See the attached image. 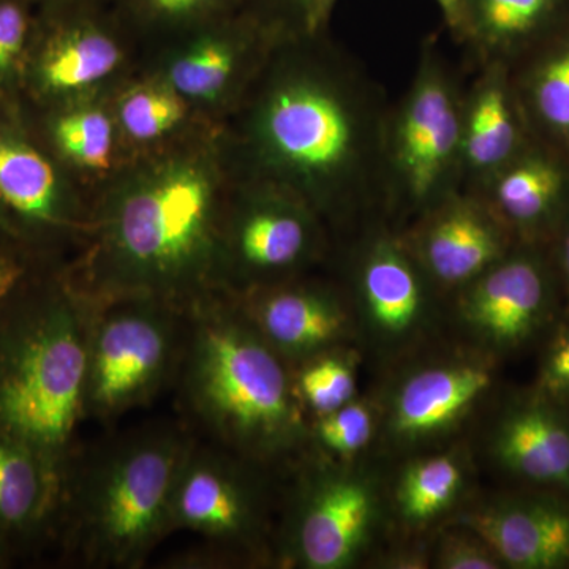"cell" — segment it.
Returning a JSON list of instances; mask_svg holds the SVG:
<instances>
[{
	"label": "cell",
	"mask_w": 569,
	"mask_h": 569,
	"mask_svg": "<svg viewBox=\"0 0 569 569\" xmlns=\"http://www.w3.org/2000/svg\"><path fill=\"white\" fill-rule=\"evenodd\" d=\"M381 93L326 32L277 43L222 126L231 171L276 183L328 224L387 194Z\"/></svg>",
	"instance_id": "1"
},
{
	"label": "cell",
	"mask_w": 569,
	"mask_h": 569,
	"mask_svg": "<svg viewBox=\"0 0 569 569\" xmlns=\"http://www.w3.org/2000/svg\"><path fill=\"white\" fill-rule=\"evenodd\" d=\"M231 176L222 129L133 157L92 197L88 238L66 264L71 282L93 301L140 295L179 307L216 291Z\"/></svg>",
	"instance_id": "2"
},
{
	"label": "cell",
	"mask_w": 569,
	"mask_h": 569,
	"mask_svg": "<svg viewBox=\"0 0 569 569\" xmlns=\"http://www.w3.org/2000/svg\"><path fill=\"white\" fill-rule=\"evenodd\" d=\"M67 263H41L0 302V432L61 478L86 419L92 301Z\"/></svg>",
	"instance_id": "3"
},
{
	"label": "cell",
	"mask_w": 569,
	"mask_h": 569,
	"mask_svg": "<svg viewBox=\"0 0 569 569\" xmlns=\"http://www.w3.org/2000/svg\"><path fill=\"white\" fill-rule=\"evenodd\" d=\"M182 406L209 441L253 462L309 438L288 362L260 336L233 295L211 291L186 309L178 377Z\"/></svg>",
	"instance_id": "4"
},
{
	"label": "cell",
	"mask_w": 569,
	"mask_h": 569,
	"mask_svg": "<svg viewBox=\"0 0 569 569\" xmlns=\"http://www.w3.org/2000/svg\"><path fill=\"white\" fill-rule=\"evenodd\" d=\"M194 437L149 425L74 451L63 477L54 539L96 568H140L171 530L179 473Z\"/></svg>",
	"instance_id": "5"
},
{
	"label": "cell",
	"mask_w": 569,
	"mask_h": 569,
	"mask_svg": "<svg viewBox=\"0 0 569 569\" xmlns=\"http://www.w3.org/2000/svg\"><path fill=\"white\" fill-rule=\"evenodd\" d=\"M91 301L86 418L112 421L178 377L187 307L140 295Z\"/></svg>",
	"instance_id": "6"
},
{
	"label": "cell",
	"mask_w": 569,
	"mask_h": 569,
	"mask_svg": "<svg viewBox=\"0 0 569 569\" xmlns=\"http://www.w3.org/2000/svg\"><path fill=\"white\" fill-rule=\"evenodd\" d=\"M325 244L326 223L306 201L233 173L217 231L213 288L241 295L296 279L320 260Z\"/></svg>",
	"instance_id": "7"
},
{
	"label": "cell",
	"mask_w": 569,
	"mask_h": 569,
	"mask_svg": "<svg viewBox=\"0 0 569 569\" xmlns=\"http://www.w3.org/2000/svg\"><path fill=\"white\" fill-rule=\"evenodd\" d=\"M463 96L433 44L427 43L417 77L385 137L387 197L425 212L460 176Z\"/></svg>",
	"instance_id": "8"
},
{
	"label": "cell",
	"mask_w": 569,
	"mask_h": 569,
	"mask_svg": "<svg viewBox=\"0 0 569 569\" xmlns=\"http://www.w3.org/2000/svg\"><path fill=\"white\" fill-rule=\"evenodd\" d=\"M0 206L26 249L69 263L88 238L91 198L33 137L21 108L0 103Z\"/></svg>",
	"instance_id": "9"
},
{
	"label": "cell",
	"mask_w": 569,
	"mask_h": 569,
	"mask_svg": "<svg viewBox=\"0 0 569 569\" xmlns=\"http://www.w3.org/2000/svg\"><path fill=\"white\" fill-rule=\"evenodd\" d=\"M282 39L283 33L242 7L142 52L140 70L168 82L222 129Z\"/></svg>",
	"instance_id": "10"
},
{
	"label": "cell",
	"mask_w": 569,
	"mask_h": 569,
	"mask_svg": "<svg viewBox=\"0 0 569 569\" xmlns=\"http://www.w3.org/2000/svg\"><path fill=\"white\" fill-rule=\"evenodd\" d=\"M141 59L140 44L111 7L39 13L22 103L43 107L110 96L140 71Z\"/></svg>",
	"instance_id": "11"
},
{
	"label": "cell",
	"mask_w": 569,
	"mask_h": 569,
	"mask_svg": "<svg viewBox=\"0 0 569 569\" xmlns=\"http://www.w3.org/2000/svg\"><path fill=\"white\" fill-rule=\"evenodd\" d=\"M249 462L253 460L197 437L187 452L176 485L171 530L203 538L204 561L216 563L244 552L260 537L263 516Z\"/></svg>",
	"instance_id": "12"
},
{
	"label": "cell",
	"mask_w": 569,
	"mask_h": 569,
	"mask_svg": "<svg viewBox=\"0 0 569 569\" xmlns=\"http://www.w3.org/2000/svg\"><path fill=\"white\" fill-rule=\"evenodd\" d=\"M373 490L340 471L310 473L296 496L284 557L307 569H342L358 559L376 520Z\"/></svg>",
	"instance_id": "13"
},
{
	"label": "cell",
	"mask_w": 569,
	"mask_h": 569,
	"mask_svg": "<svg viewBox=\"0 0 569 569\" xmlns=\"http://www.w3.org/2000/svg\"><path fill=\"white\" fill-rule=\"evenodd\" d=\"M403 242L427 277L443 287H466L508 254L507 227L477 190H449Z\"/></svg>",
	"instance_id": "14"
},
{
	"label": "cell",
	"mask_w": 569,
	"mask_h": 569,
	"mask_svg": "<svg viewBox=\"0 0 569 569\" xmlns=\"http://www.w3.org/2000/svg\"><path fill=\"white\" fill-rule=\"evenodd\" d=\"M33 137L91 198L132 159L123 144L110 96L69 102L22 103Z\"/></svg>",
	"instance_id": "15"
},
{
	"label": "cell",
	"mask_w": 569,
	"mask_h": 569,
	"mask_svg": "<svg viewBox=\"0 0 569 569\" xmlns=\"http://www.w3.org/2000/svg\"><path fill=\"white\" fill-rule=\"evenodd\" d=\"M233 296L250 323L288 365L326 353L342 340L350 323L342 299L302 276Z\"/></svg>",
	"instance_id": "16"
},
{
	"label": "cell",
	"mask_w": 569,
	"mask_h": 569,
	"mask_svg": "<svg viewBox=\"0 0 569 569\" xmlns=\"http://www.w3.org/2000/svg\"><path fill=\"white\" fill-rule=\"evenodd\" d=\"M549 301L541 264L527 254H507L462 287L460 316L493 346L516 347L538 331Z\"/></svg>",
	"instance_id": "17"
},
{
	"label": "cell",
	"mask_w": 569,
	"mask_h": 569,
	"mask_svg": "<svg viewBox=\"0 0 569 569\" xmlns=\"http://www.w3.org/2000/svg\"><path fill=\"white\" fill-rule=\"evenodd\" d=\"M460 523L478 535L508 567L550 569L569 563V508L559 501H505L470 512Z\"/></svg>",
	"instance_id": "18"
},
{
	"label": "cell",
	"mask_w": 569,
	"mask_h": 569,
	"mask_svg": "<svg viewBox=\"0 0 569 569\" xmlns=\"http://www.w3.org/2000/svg\"><path fill=\"white\" fill-rule=\"evenodd\" d=\"M426 272L403 239L377 236L358 268V291L367 323L380 339L399 342L418 331L426 316Z\"/></svg>",
	"instance_id": "19"
},
{
	"label": "cell",
	"mask_w": 569,
	"mask_h": 569,
	"mask_svg": "<svg viewBox=\"0 0 569 569\" xmlns=\"http://www.w3.org/2000/svg\"><path fill=\"white\" fill-rule=\"evenodd\" d=\"M62 481L39 452L0 432V535L18 556L54 539Z\"/></svg>",
	"instance_id": "20"
},
{
	"label": "cell",
	"mask_w": 569,
	"mask_h": 569,
	"mask_svg": "<svg viewBox=\"0 0 569 569\" xmlns=\"http://www.w3.org/2000/svg\"><path fill=\"white\" fill-rule=\"evenodd\" d=\"M512 92L507 63L488 62L463 96L460 174L477 189L522 151Z\"/></svg>",
	"instance_id": "21"
},
{
	"label": "cell",
	"mask_w": 569,
	"mask_h": 569,
	"mask_svg": "<svg viewBox=\"0 0 569 569\" xmlns=\"http://www.w3.org/2000/svg\"><path fill=\"white\" fill-rule=\"evenodd\" d=\"M111 107L130 156L162 151L220 129L206 121L181 93L148 71H138L111 93Z\"/></svg>",
	"instance_id": "22"
},
{
	"label": "cell",
	"mask_w": 569,
	"mask_h": 569,
	"mask_svg": "<svg viewBox=\"0 0 569 569\" xmlns=\"http://www.w3.org/2000/svg\"><path fill=\"white\" fill-rule=\"evenodd\" d=\"M490 385V370L479 365H448L421 370L397 391L392 429L408 440L441 432L462 418Z\"/></svg>",
	"instance_id": "23"
},
{
	"label": "cell",
	"mask_w": 569,
	"mask_h": 569,
	"mask_svg": "<svg viewBox=\"0 0 569 569\" xmlns=\"http://www.w3.org/2000/svg\"><path fill=\"white\" fill-rule=\"evenodd\" d=\"M568 22L569 0H462L458 39L482 63H507L516 51L549 40Z\"/></svg>",
	"instance_id": "24"
},
{
	"label": "cell",
	"mask_w": 569,
	"mask_h": 569,
	"mask_svg": "<svg viewBox=\"0 0 569 569\" xmlns=\"http://www.w3.org/2000/svg\"><path fill=\"white\" fill-rule=\"evenodd\" d=\"M493 455L516 477L569 489V422L548 403L512 408L498 426Z\"/></svg>",
	"instance_id": "25"
},
{
	"label": "cell",
	"mask_w": 569,
	"mask_h": 569,
	"mask_svg": "<svg viewBox=\"0 0 569 569\" xmlns=\"http://www.w3.org/2000/svg\"><path fill=\"white\" fill-rule=\"evenodd\" d=\"M567 178L545 153L520 151L477 192L505 227L529 231L549 222L563 198Z\"/></svg>",
	"instance_id": "26"
},
{
	"label": "cell",
	"mask_w": 569,
	"mask_h": 569,
	"mask_svg": "<svg viewBox=\"0 0 569 569\" xmlns=\"http://www.w3.org/2000/svg\"><path fill=\"white\" fill-rule=\"evenodd\" d=\"M244 0H111L116 17L146 52L234 13Z\"/></svg>",
	"instance_id": "27"
},
{
	"label": "cell",
	"mask_w": 569,
	"mask_h": 569,
	"mask_svg": "<svg viewBox=\"0 0 569 569\" xmlns=\"http://www.w3.org/2000/svg\"><path fill=\"white\" fill-rule=\"evenodd\" d=\"M462 486L458 460L437 456L407 468L397 489V505L403 518L422 522L436 518L455 501Z\"/></svg>",
	"instance_id": "28"
},
{
	"label": "cell",
	"mask_w": 569,
	"mask_h": 569,
	"mask_svg": "<svg viewBox=\"0 0 569 569\" xmlns=\"http://www.w3.org/2000/svg\"><path fill=\"white\" fill-rule=\"evenodd\" d=\"M550 41L548 54L531 71L527 96L539 123L569 138V22Z\"/></svg>",
	"instance_id": "29"
},
{
	"label": "cell",
	"mask_w": 569,
	"mask_h": 569,
	"mask_svg": "<svg viewBox=\"0 0 569 569\" xmlns=\"http://www.w3.org/2000/svg\"><path fill=\"white\" fill-rule=\"evenodd\" d=\"M37 18L32 0H0V103L10 108L22 107Z\"/></svg>",
	"instance_id": "30"
},
{
	"label": "cell",
	"mask_w": 569,
	"mask_h": 569,
	"mask_svg": "<svg viewBox=\"0 0 569 569\" xmlns=\"http://www.w3.org/2000/svg\"><path fill=\"white\" fill-rule=\"evenodd\" d=\"M295 388L302 407L323 417L353 400L355 372L346 359L326 351L301 362Z\"/></svg>",
	"instance_id": "31"
},
{
	"label": "cell",
	"mask_w": 569,
	"mask_h": 569,
	"mask_svg": "<svg viewBox=\"0 0 569 569\" xmlns=\"http://www.w3.org/2000/svg\"><path fill=\"white\" fill-rule=\"evenodd\" d=\"M373 432V419L369 408L351 400L331 413L317 417L309 427V437L318 447L336 456H351L369 443Z\"/></svg>",
	"instance_id": "32"
},
{
	"label": "cell",
	"mask_w": 569,
	"mask_h": 569,
	"mask_svg": "<svg viewBox=\"0 0 569 569\" xmlns=\"http://www.w3.org/2000/svg\"><path fill=\"white\" fill-rule=\"evenodd\" d=\"M242 7L284 37H312L328 31L325 0H244Z\"/></svg>",
	"instance_id": "33"
},
{
	"label": "cell",
	"mask_w": 569,
	"mask_h": 569,
	"mask_svg": "<svg viewBox=\"0 0 569 569\" xmlns=\"http://www.w3.org/2000/svg\"><path fill=\"white\" fill-rule=\"evenodd\" d=\"M470 531V530H468ZM438 567L447 569L500 568V559L478 535H449L437 553Z\"/></svg>",
	"instance_id": "34"
},
{
	"label": "cell",
	"mask_w": 569,
	"mask_h": 569,
	"mask_svg": "<svg viewBox=\"0 0 569 569\" xmlns=\"http://www.w3.org/2000/svg\"><path fill=\"white\" fill-rule=\"evenodd\" d=\"M541 383L549 395L569 397V331L550 348Z\"/></svg>",
	"instance_id": "35"
},
{
	"label": "cell",
	"mask_w": 569,
	"mask_h": 569,
	"mask_svg": "<svg viewBox=\"0 0 569 569\" xmlns=\"http://www.w3.org/2000/svg\"><path fill=\"white\" fill-rule=\"evenodd\" d=\"M41 263L44 261L33 260L29 254L0 249V302L37 264Z\"/></svg>",
	"instance_id": "36"
},
{
	"label": "cell",
	"mask_w": 569,
	"mask_h": 569,
	"mask_svg": "<svg viewBox=\"0 0 569 569\" xmlns=\"http://www.w3.org/2000/svg\"><path fill=\"white\" fill-rule=\"evenodd\" d=\"M41 14L67 13V11L93 10L110 7L111 0H32Z\"/></svg>",
	"instance_id": "37"
},
{
	"label": "cell",
	"mask_w": 569,
	"mask_h": 569,
	"mask_svg": "<svg viewBox=\"0 0 569 569\" xmlns=\"http://www.w3.org/2000/svg\"><path fill=\"white\" fill-rule=\"evenodd\" d=\"M0 249L14 250V252L26 253L33 258L32 254L28 252V249H26L24 242H22L20 234H18L17 228L11 223L2 206H0ZM33 260H36V258H33Z\"/></svg>",
	"instance_id": "38"
},
{
	"label": "cell",
	"mask_w": 569,
	"mask_h": 569,
	"mask_svg": "<svg viewBox=\"0 0 569 569\" xmlns=\"http://www.w3.org/2000/svg\"><path fill=\"white\" fill-rule=\"evenodd\" d=\"M440 9L441 17H443L445 24L449 31L459 36L460 20H462V0H433Z\"/></svg>",
	"instance_id": "39"
},
{
	"label": "cell",
	"mask_w": 569,
	"mask_h": 569,
	"mask_svg": "<svg viewBox=\"0 0 569 569\" xmlns=\"http://www.w3.org/2000/svg\"><path fill=\"white\" fill-rule=\"evenodd\" d=\"M18 553L11 548L9 541L0 535V569L10 568Z\"/></svg>",
	"instance_id": "40"
},
{
	"label": "cell",
	"mask_w": 569,
	"mask_h": 569,
	"mask_svg": "<svg viewBox=\"0 0 569 569\" xmlns=\"http://www.w3.org/2000/svg\"><path fill=\"white\" fill-rule=\"evenodd\" d=\"M563 268L565 274H567L568 283H569V228L568 233L565 236L563 242Z\"/></svg>",
	"instance_id": "41"
},
{
	"label": "cell",
	"mask_w": 569,
	"mask_h": 569,
	"mask_svg": "<svg viewBox=\"0 0 569 569\" xmlns=\"http://www.w3.org/2000/svg\"><path fill=\"white\" fill-rule=\"evenodd\" d=\"M337 2H339V0H325V17L328 22L331 20V14L336 9Z\"/></svg>",
	"instance_id": "42"
}]
</instances>
